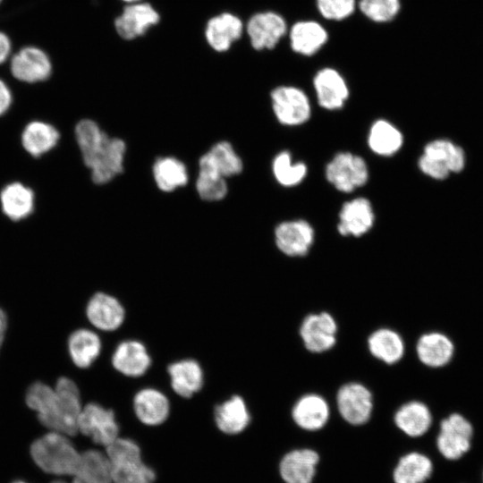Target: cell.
Wrapping results in <instances>:
<instances>
[{
    "label": "cell",
    "instance_id": "obj_33",
    "mask_svg": "<svg viewBox=\"0 0 483 483\" xmlns=\"http://www.w3.org/2000/svg\"><path fill=\"white\" fill-rule=\"evenodd\" d=\"M370 353L387 364L399 361L404 353L402 337L394 330L381 328L373 332L368 339Z\"/></svg>",
    "mask_w": 483,
    "mask_h": 483
},
{
    "label": "cell",
    "instance_id": "obj_26",
    "mask_svg": "<svg viewBox=\"0 0 483 483\" xmlns=\"http://www.w3.org/2000/svg\"><path fill=\"white\" fill-rule=\"evenodd\" d=\"M74 137L87 168L94 162L109 139L97 122L89 118L81 119L76 123Z\"/></svg>",
    "mask_w": 483,
    "mask_h": 483
},
{
    "label": "cell",
    "instance_id": "obj_46",
    "mask_svg": "<svg viewBox=\"0 0 483 483\" xmlns=\"http://www.w3.org/2000/svg\"><path fill=\"white\" fill-rule=\"evenodd\" d=\"M6 326H7L6 316L4 312L3 311V309L0 308V347L2 345L4 337Z\"/></svg>",
    "mask_w": 483,
    "mask_h": 483
},
{
    "label": "cell",
    "instance_id": "obj_24",
    "mask_svg": "<svg viewBox=\"0 0 483 483\" xmlns=\"http://www.w3.org/2000/svg\"><path fill=\"white\" fill-rule=\"evenodd\" d=\"M326 401L317 394L301 396L293 405L292 417L301 428L315 431L322 428L329 419Z\"/></svg>",
    "mask_w": 483,
    "mask_h": 483
},
{
    "label": "cell",
    "instance_id": "obj_14",
    "mask_svg": "<svg viewBox=\"0 0 483 483\" xmlns=\"http://www.w3.org/2000/svg\"><path fill=\"white\" fill-rule=\"evenodd\" d=\"M286 30L284 19L274 12L256 13L247 24L251 45L257 50L275 47Z\"/></svg>",
    "mask_w": 483,
    "mask_h": 483
},
{
    "label": "cell",
    "instance_id": "obj_15",
    "mask_svg": "<svg viewBox=\"0 0 483 483\" xmlns=\"http://www.w3.org/2000/svg\"><path fill=\"white\" fill-rule=\"evenodd\" d=\"M132 408L138 419L147 426L163 424L170 415V402L161 391L145 387L133 396Z\"/></svg>",
    "mask_w": 483,
    "mask_h": 483
},
{
    "label": "cell",
    "instance_id": "obj_38",
    "mask_svg": "<svg viewBox=\"0 0 483 483\" xmlns=\"http://www.w3.org/2000/svg\"><path fill=\"white\" fill-rule=\"evenodd\" d=\"M273 173L276 181L283 186L291 187L299 184L307 174L304 163H292L288 151L280 152L273 161Z\"/></svg>",
    "mask_w": 483,
    "mask_h": 483
},
{
    "label": "cell",
    "instance_id": "obj_25",
    "mask_svg": "<svg viewBox=\"0 0 483 483\" xmlns=\"http://www.w3.org/2000/svg\"><path fill=\"white\" fill-rule=\"evenodd\" d=\"M159 15L148 4L126 6L123 14L115 20L118 34L125 39H132L145 33L149 26L158 22Z\"/></svg>",
    "mask_w": 483,
    "mask_h": 483
},
{
    "label": "cell",
    "instance_id": "obj_7",
    "mask_svg": "<svg viewBox=\"0 0 483 483\" xmlns=\"http://www.w3.org/2000/svg\"><path fill=\"white\" fill-rule=\"evenodd\" d=\"M273 111L278 122L288 126L306 123L311 114L307 95L293 86H280L271 92Z\"/></svg>",
    "mask_w": 483,
    "mask_h": 483
},
{
    "label": "cell",
    "instance_id": "obj_35",
    "mask_svg": "<svg viewBox=\"0 0 483 483\" xmlns=\"http://www.w3.org/2000/svg\"><path fill=\"white\" fill-rule=\"evenodd\" d=\"M433 465L428 457L419 453H410L402 456L394 470L395 483H423L431 475Z\"/></svg>",
    "mask_w": 483,
    "mask_h": 483
},
{
    "label": "cell",
    "instance_id": "obj_20",
    "mask_svg": "<svg viewBox=\"0 0 483 483\" xmlns=\"http://www.w3.org/2000/svg\"><path fill=\"white\" fill-rule=\"evenodd\" d=\"M373 224L374 212L370 202L365 198H357L343 205L337 229L343 236L360 237L369 231Z\"/></svg>",
    "mask_w": 483,
    "mask_h": 483
},
{
    "label": "cell",
    "instance_id": "obj_13",
    "mask_svg": "<svg viewBox=\"0 0 483 483\" xmlns=\"http://www.w3.org/2000/svg\"><path fill=\"white\" fill-rule=\"evenodd\" d=\"M111 363L113 368L128 377L143 376L151 365V357L144 345L137 340L121 342L114 349Z\"/></svg>",
    "mask_w": 483,
    "mask_h": 483
},
{
    "label": "cell",
    "instance_id": "obj_9",
    "mask_svg": "<svg viewBox=\"0 0 483 483\" xmlns=\"http://www.w3.org/2000/svg\"><path fill=\"white\" fill-rule=\"evenodd\" d=\"M336 402L343 419L352 425L365 424L371 416L372 394L361 384L352 382L341 386L336 395Z\"/></svg>",
    "mask_w": 483,
    "mask_h": 483
},
{
    "label": "cell",
    "instance_id": "obj_42",
    "mask_svg": "<svg viewBox=\"0 0 483 483\" xmlns=\"http://www.w3.org/2000/svg\"><path fill=\"white\" fill-rule=\"evenodd\" d=\"M317 7L324 18L341 21L353 13L356 0H317Z\"/></svg>",
    "mask_w": 483,
    "mask_h": 483
},
{
    "label": "cell",
    "instance_id": "obj_41",
    "mask_svg": "<svg viewBox=\"0 0 483 483\" xmlns=\"http://www.w3.org/2000/svg\"><path fill=\"white\" fill-rule=\"evenodd\" d=\"M196 189L201 199L214 201L222 199L227 193V185L223 176L199 173Z\"/></svg>",
    "mask_w": 483,
    "mask_h": 483
},
{
    "label": "cell",
    "instance_id": "obj_4",
    "mask_svg": "<svg viewBox=\"0 0 483 483\" xmlns=\"http://www.w3.org/2000/svg\"><path fill=\"white\" fill-rule=\"evenodd\" d=\"M78 431L105 447L119 436L120 428L113 410L89 402L82 407Z\"/></svg>",
    "mask_w": 483,
    "mask_h": 483
},
{
    "label": "cell",
    "instance_id": "obj_18",
    "mask_svg": "<svg viewBox=\"0 0 483 483\" xmlns=\"http://www.w3.org/2000/svg\"><path fill=\"white\" fill-rule=\"evenodd\" d=\"M313 84L321 107L336 110L343 106L349 89L343 77L336 70L321 69L315 75Z\"/></svg>",
    "mask_w": 483,
    "mask_h": 483
},
{
    "label": "cell",
    "instance_id": "obj_8",
    "mask_svg": "<svg viewBox=\"0 0 483 483\" xmlns=\"http://www.w3.org/2000/svg\"><path fill=\"white\" fill-rule=\"evenodd\" d=\"M473 428L469 420L458 413L451 414L440 423L436 445L448 460L461 458L470 448Z\"/></svg>",
    "mask_w": 483,
    "mask_h": 483
},
{
    "label": "cell",
    "instance_id": "obj_28",
    "mask_svg": "<svg viewBox=\"0 0 483 483\" xmlns=\"http://www.w3.org/2000/svg\"><path fill=\"white\" fill-rule=\"evenodd\" d=\"M419 360L432 368L446 365L452 359L454 348L452 341L444 334L432 332L419 337L416 345Z\"/></svg>",
    "mask_w": 483,
    "mask_h": 483
},
{
    "label": "cell",
    "instance_id": "obj_30",
    "mask_svg": "<svg viewBox=\"0 0 483 483\" xmlns=\"http://www.w3.org/2000/svg\"><path fill=\"white\" fill-rule=\"evenodd\" d=\"M394 422L403 433L416 437L424 435L429 429L432 417L426 404L419 401H411L397 410Z\"/></svg>",
    "mask_w": 483,
    "mask_h": 483
},
{
    "label": "cell",
    "instance_id": "obj_29",
    "mask_svg": "<svg viewBox=\"0 0 483 483\" xmlns=\"http://www.w3.org/2000/svg\"><path fill=\"white\" fill-rule=\"evenodd\" d=\"M99 336L92 330L80 328L74 331L68 339V350L73 363L80 369H87L97 359L101 352Z\"/></svg>",
    "mask_w": 483,
    "mask_h": 483
},
{
    "label": "cell",
    "instance_id": "obj_5",
    "mask_svg": "<svg viewBox=\"0 0 483 483\" xmlns=\"http://www.w3.org/2000/svg\"><path fill=\"white\" fill-rule=\"evenodd\" d=\"M326 177L338 191L351 192L367 182L369 170L362 157L340 152L327 164Z\"/></svg>",
    "mask_w": 483,
    "mask_h": 483
},
{
    "label": "cell",
    "instance_id": "obj_12",
    "mask_svg": "<svg viewBox=\"0 0 483 483\" xmlns=\"http://www.w3.org/2000/svg\"><path fill=\"white\" fill-rule=\"evenodd\" d=\"M314 235L312 226L304 220L283 222L275 230L277 248L290 257L306 255L313 244Z\"/></svg>",
    "mask_w": 483,
    "mask_h": 483
},
{
    "label": "cell",
    "instance_id": "obj_49",
    "mask_svg": "<svg viewBox=\"0 0 483 483\" xmlns=\"http://www.w3.org/2000/svg\"><path fill=\"white\" fill-rule=\"evenodd\" d=\"M123 1H126V2H135V1H138V0H123Z\"/></svg>",
    "mask_w": 483,
    "mask_h": 483
},
{
    "label": "cell",
    "instance_id": "obj_22",
    "mask_svg": "<svg viewBox=\"0 0 483 483\" xmlns=\"http://www.w3.org/2000/svg\"><path fill=\"white\" fill-rule=\"evenodd\" d=\"M319 462L317 452L297 449L286 453L280 462V474L286 483H311Z\"/></svg>",
    "mask_w": 483,
    "mask_h": 483
},
{
    "label": "cell",
    "instance_id": "obj_17",
    "mask_svg": "<svg viewBox=\"0 0 483 483\" xmlns=\"http://www.w3.org/2000/svg\"><path fill=\"white\" fill-rule=\"evenodd\" d=\"M167 374L173 391L182 398H191L204 384V373L200 364L194 359H182L167 367Z\"/></svg>",
    "mask_w": 483,
    "mask_h": 483
},
{
    "label": "cell",
    "instance_id": "obj_37",
    "mask_svg": "<svg viewBox=\"0 0 483 483\" xmlns=\"http://www.w3.org/2000/svg\"><path fill=\"white\" fill-rule=\"evenodd\" d=\"M424 155L443 162L450 173H460L466 163L465 152L458 145L448 140H435L424 148Z\"/></svg>",
    "mask_w": 483,
    "mask_h": 483
},
{
    "label": "cell",
    "instance_id": "obj_21",
    "mask_svg": "<svg viewBox=\"0 0 483 483\" xmlns=\"http://www.w3.org/2000/svg\"><path fill=\"white\" fill-rule=\"evenodd\" d=\"M60 140V132L52 123L33 120L28 123L21 136L25 151L35 158L41 157L53 150Z\"/></svg>",
    "mask_w": 483,
    "mask_h": 483
},
{
    "label": "cell",
    "instance_id": "obj_19",
    "mask_svg": "<svg viewBox=\"0 0 483 483\" xmlns=\"http://www.w3.org/2000/svg\"><path fill=\"white\" fill-rule=\"evenodd\" d=\"M35 202L34 191L21 182H9L0 191L2 212L14 222L29 217L34 211Z\"/></svg>",
    "mask_w": 483,
    "mask_h": 483
},
{
    "label": "cell",
    "instance_id": "obj_39",
    "mask_svg": "<svg viewBox=\"0 0 483 483\" xmlns=\"http://www.w3.org/2000/svg\"><path fill=\"white\" fill-rule=\"evenodd\" d=\"M208 153L216 169L223 177L235 175L242 172V162L229 142H218Z\"/></svg>",
    "mask_w": 483,
    "mask_h": 483
},
{
    "label": "cell",
    "instance_id": "obj_50",
    "mask_svg": "<svg viewBox=\"0 0 483 483\" xmlns=\"http://www.w3.org/2000/svg\"><path fill=\"white\" fill-rule=\"evenodd\" d=\"M2 2V0H0V3Z\"/></svg>",
    "mask_w": 483,
    "mask_h": 483
},
{
    "label": "cell",
    "instance_id": "obj_3",
    "mask_svg": "<svg viewBox=\"0 0 483 483\" xmlns=\"http://www.w3.org/2000/svg\"><path fill=\"white\" fill-rule=\"evenodd\" d=\"M111 463L113 483H153L154 470L141 460L139 445L130 438L118 436L106 447Z\"/></svg>",
    "mask_w": 483,
    "mask_h": 483
},
{
    "label": "cell",
    "instance_id": "obj_44",
    "mask_svg": "<svg viewBox=\"0 0 483 483\" xmlns=\"http://www.w3.org/2000/svg\"><path fill=\"white\" fill-rule=\"evenodd\" d=\"M13 103V94L6 82L0 79V116L10 109Z\"/></svg>",
    "mask_w": 483,
    "mask_h": 483
},
{
    "label": "cell",
    "instance_id": "obj_47",
    "mask_svg": "<svg viewBox=\"0 0 483 483\" xmlns=\"http://www.w3.org/2000/svg\"><path fill=\"white\" fill-rule=\"evenodd\" d=\"M53 483H66V482H64L63 480H56V481H54ZM72 483H84V482H82L81 480L74 478Z\"/></svg>",
    "mask_w": 483,
    "mask_h": 483
},
{
    "label": "cell",
    "instance_id": "obj_36",
    "mask_svg": "<svg viewBox=\"0 0 483 483\" xmlns=\"http://www.w3.org/2000/svg\"><path fill=\"white\" fill-rule=\"evenodd\" d=\"M157 185L163 191H172L187 183V170L182 162L174 157L158 158L153 166Z\"/></svg>",
    "mask_w": 483,
    "mask_h": 483
},
{
    "label": "cell",
    "instance_id": "obj_45",
    "mask_svg": "<svg viewBox=\"0 0 483 483\" xmlns=\"http://www.w3.org/2000/svg\"><path fill=\"white\" fill-rule=\"evenodd\" d=\"M12 55V43L9 37L0 31V65L6 63Z\"/></svg>",
    "mask_w": 483,
    "mask_h": 483
},
{
    "label": "cell",
    "instance_id": "obj_31",
    "mask_svg": "<svg viewBox=\"0 0 483 483\" xmlns=\"http://www.w3.org/2000/svg\"><path fill=\"white\" fill-rule=\"evenodd\" d=\"M242 31V23L231 13H223L208 22L206 37L209 45L216 51L227 50L232 42L238 39Z\"/></svg>",
    "mask_w": 483,
    "mask_h": 483
},
{
    "label": "cell",
    "instance_id": "obj_34",
    "mask_svg": "<svg viewBox=\"0 0 483 483\" xmlns=\"http://www.w3.org/2000/svg\"><path fill=\"white\" fill-rule=\"evenodd\" d=\"M401 131L386 120L376 121L369 133L368 144L370 149L383 157L395 154L402 145Z\"/></svg>",
    "mask_w": 483,
    "mask_h": 483
},
{
    "label": "cell",
    "instance_id": "obj_48",
    "mask_svg": "<svg viewBox=\"0 0 483 483\" xmlns=\"http://www.w3.org/2000/svg\"><path fill=\"white\" fill-rule=\"evenodd\" d=\"M13 483H25V482L21 480H17V481H14Z\"/></svg>",
    "mask_w": 483,
    "mask_h": 483
},
{
    "label": "cell",
    "instance_id": "obj_6",
    "mask_svg": "<svg viewBox=\"0 0 483 483\" xmlns=\"http://www.w3.org/2000/svg\"><path fill=\"white\" fill-rule=\"evenodd\" d=\"M8 64L13 78L24 83L46 81L52 73L49 56L44 50L34 46L21 47L10 56Z\"/></svg>",
    "mask_w": 483,
    "mask_h": 483
},
{
    "label": "cell",
    "instance_id": "obj_10",
    "mask_svg": "<svg viewBox=\"0 0 483 483\" xmlns=\"http://www.w3.org/2000/svg\"><path fill=\"white\" fill-rule=\"evenodd\" d=\"M336 332V322L327 312L308 315L300 328L304 346L315 353L330 350L335 344Z\"/></svg>",
    "mask_w": 483,
    "mask_h": 483
},
{
    "label": "cell",
    "instance_id": "obj_2",
    "mask_svg": "<svg viewBox=\"0 0 483 483\" xmlns=\"http://www.w3.org/2000/svg\"><path fill=\"white\" fill-rule=\"evenodd\" d=\"M30 453L44 471L59 476H74L80 455L66 435L55 431L37 439Z\"/></svg>",
    "mask_w": 483,
    "mask_h": 483
},
{
    "label": "cell",
    "instance_id": "obj_27",
    "mask_svg": "<svg viewBox=\"0 0 483 483\" xmlns=\"http://www.w3.org/2000/svg\"><path fill=\"white\" fill-rule=\"evenodd\" d=\"M292 49L302 55H312L327 41L325 28L314 21H301L294 23L289 33Z\"/></svg>",
    "mask_w": 483,
    "mask_h": 483
},
{
    "label": "cell",
    "instance_id": "obj_43",
    "mask_svg": "<svg viewBox=\"0 0 483 483\" xmlns=\"http://www.w3.org/2000/svg\"><path fill=\"white\" fill-rule=\"evenodd\" d=\"M418 165L423 174L433 179L444 180L450 174L447 166L443 162L424 154L419 157Z\"/></svg>",
    "mask_w": 483,
    "mask_h": 483
},
{
    "label": "cell",
    "instance_id": "obj_40",
    "mask_svg": "<svg viewBox=\"0 0 483 483\" xmlns=\"http://www.w3.org/2000/svg\"><path fill=\"white\" fill-rule=\"evenodd\" d=\"M359 7L369 20L376 22H386L398 14L401 3L400 0H360Z\"/></svg>",
    "mask_w": 483,
    "mask_h": 483
},
{
    "label": "cell",
    "instance_id": "obj_32",
    "mask_svg": "<svg viewBox=\"0 0 483 483\" xmlns=\"http://www.w3.org/2000/svg\"><path fill=\"white\" fill-rule=\"evenodd\" d=\"M74 478L84 483H113L111 463L106 453L97 450L81 453Z\"/></svg>",
    "mask_w": 483,
    "mask_h": 483
},
{
    "label": "cell",
    "instance_id": "obj_11",
    "mask_svg": "<svg viewBox=\"0 0 483 483\" xmlns=\"http://www.w3.org/2000/svg\"><path fill=\"white\" fill-rule=\"evenodd\" d=\"M86 315L96 328L111 332L118 329L125 319V309L118 299L106 292H97L89 301Z\"/></svg>",
    "mask_w": 483,
    "mask_h": 483
},
{
    "label": "cell",
    "instance_id": "obj_16",
    "mask_svg": "<svg viewBox=\"0 0 483 483\" xmlns=\"http://www.w3.org/2000/svg\"><path fill=\"white\" fill-rule=\"evenodd\" d=\"M125 143L117 138L108 139L102 151L88 168L95 185H104L123 172Z\"/></svg>",
    "mask_w": 483,
    "mask_h": 483
},
{
    "label": "cell",
    "instance_id": "obj_1",
    "mask_svg": "<svg viewBox=\"0 0 483 483\" xmlns=\"http://www.w3.org/2000/svg\"><path fill=\"white\" fill-rule=\"evenodd\" d=\"M26 402L52 431L66 436L78 432L82 406L79 388L72 379L60 377L55 388L41 382L32 384L26 394Z\"/></svg>",
    "mask_w": 483,
    "mask_h": 483
},
{
    "label": "cell",
    "instance_id": "obj_23",
    "mask_svg": "<svg viewBox=\"0 0 483 483\" xmlns=\"http://www.w3.org/2000/svg\"><path fill=\"white\" fill-rule=\"evenodd\" d=\"M217 428L226 435L242 432L250 422V414L244 399L233 394L214 409Z\"/></svg>",
    "mask_w": 483,
    "mask_h": 483
}]
</instances>
